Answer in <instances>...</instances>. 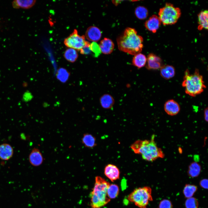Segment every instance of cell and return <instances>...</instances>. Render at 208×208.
I'll list each match as a JSON object with an SVG mask.
<instances>
[{
  "label": "cell",
  "instance_id": "cell-18",
  "mask_svg": "<svg viewBox=\"0 0 208 208\" xmlns=\"http://www.w3.org/2000/svg\"><path fill=\"white\" fill-rule=\"evenodd\" d=\"M36 1L35 0H15L12 2V4L14 8L27 9L33 6Z\"/></svg>",
  "mask_w": 208,
  "mask_h": 208
},
{
  "label": "cell",
  "instance_id": "cell-27",
  "mask_svg": "<svg viewBox=\"0 0 208 208\" xmlns=\"http://www.w3.org/2000/svg\"><path fill=\"white\" fill-rule=\"evenodd\" d=\"M136 16L140 19H144L146 18L148 15L147 9L143 6H139L136 8L135 11Z\"/></svg>",
  "mask_w": 208,
  "mask_h": 208
},
{
  "label": "cell",
  "instance_id": "cell-30",
  "mask_svg": "<svg viewBox=\"0 0 208 208\" xmlns=\"http://www.w3.org/2000/svg\"><path fill=\"white\" fill-rule=\"evenodd\" d=\"M157 208H173V205L170 200L164 199L160 202Z\"/></svg>",
  "mask_w": 208,
  "mask_h": 208
},
{
  "label": "cell",
  "instance_id": "cell-1",
  "mask_svg": "<svg viewBox=\"0 0 208 208\" xmlns=\"http://www.w3.org/2000/svg\"><path fill=\"white\" fill-rule=\"evenodd\" d=\"M143 38L134 28L127 27L117 39L119 49L135 55L140 53L143 48Z\"/></svg>",
  "mask_w": 208,
  "mask_h": 208
},
{
  "label": "cell",
  "instance_id": "cell-13",
  "mask_svg": "<svg viewBox=\"0 0 208 208\" xmlns=\"http://www.w3.org/2000/svg\"><path fill=\"white\" fill-rule=\"evenodd\" d=\"M161 23L158 16L156 15H153L146 21L145 23V26L147 29L155 33L159 28Z\"/></svg>",
  "mask_w": 208,
  "mask_h": 208
},
{
  "label": "cell",
  "instance_id": "cell-11",
  "mask_svg": "<svg viewBox=\"0 0 208 208\" xmlns=\"http://www.w3.org/2000/svg\"><path fill=\"white\" fill-rule=\"evenodd\" d=\"M101 31L98 28L91 26L87 29L85 37L89 41L96 42L101 39Z\"/></svg>",
  "mask_w": 208,
  "mask_h": 208
},
{
  "label": "cell",
  "instance_id": "cell-20",
  "mask_svg": "<svg viewBox=\"0 0 208 208\" xmlns=\"http://www.w3.org/2000/svg\"><path fill=\"white\" fill-rule=\"evenodd\" d=\"M114 102L113 97L108 94H103L100 98V102L101 106L105 109L111 108L114 104Z\"/></svg>",
  "mask_w": 208,
  "mask_h": 208
},
{
  "label": "cell",
  "instance_id": "cell-4",
  "mask_svg": "<svg viewBox=\"0 0 208 208\" xmlns=\"http://www.w3.org/2000/svg\"><path fill=\"white\" fill-rule=\"evenodd\" d=\"M182 86L185 88V93L192 97L200 94L206 88L203 77L197 69L192 74L188 69L186 70Z\"/></svg>",
  "mask_w": 208,
  "mask_h": 208
},
{
  "label": "cell",
  "instance_id": "cell-26",
  "mask_svg": "<svg viewBox=\"0 0 208 208\" xmlns=\"http://www.w3.org/2000/svg\"><path fill=\"white\" fill-rule=\"evenodd\" d=\"M118 186L115 184H110L107 191V194L109 199H114L116 198L119 193Z\"/></svg>",
  "mask_w": 208,
  "mask_h": 208
},
{
  "label": "cell",
  "instance_id": "cell-19",
  "mask_svg": "<svg viewBox=\"0 0 208 208\" xmlns=\"http://www.w3.org/2000/svg\"><path fill=\"white\" fill-rule=\"evenodd\" d=\"M81 141L83 145L88 148H92L96 145L95 138L92 135L89 133L84 134Z\"/></svg>",
  "mask_w": 208,
  "mask_h": 208
},
{
  "label": "cell",
  "instance_id": "cell-8",
  "mask_svg": "<svg viewBox=\"0 0 208 208\" xmlns=\"http://www.w3.org/2000/svg\"><path fill=\"white\" fill-rule=\"evenodd\" d=\"M146 58V67L148 70L158 69L163 65L161 58L153 53L149 54Z\"/></svg>",
  "mask_w": 208,
  "mask_h": 208
},
{
  "label": "cell",
  "instance_id": "cell-15",
  "mask_svg": "<svg viewBox=\"0 0 208 208\" xmlns=\"http://www.w3.org/2000/svg\"><path fill=\"white\" fill-rule=\"evenodd\" d=\"M99 45L101 52L105 54L112 53L114 47L113 41L107 38H105L102 40Z\"/></svg>",
  "mask_w": 208,
  "mask_h": 208
},
{
  "label": "cell",
  "instance_id": "cell-21",
  "mask_svg": "<svg viewBox=\"0 0 208 208\" xmlns=\"http://www.w3.org/2000/svg\"><path fill=\"white\" fill-rule=\"evenodd\" d=\"M201 171L200 165L197 162L194 161L191 163L189 166L187 174L192 178H195L199 176Z\"/></svg>",
  "mask_w": 208,
  "mask_h": 208
},
{
  "label": "cell",
  "instance_id": "cell-17",
  "mask_svg": "<svg viewBox=\"0 0 208 208\" xmlns=\"http://www.w3.org/2000/svg\"><path fill=\"white\" fill-rule=\"evenodd\" d=\"M208 11L203 10L198 14V29L200 30L203 29H208Z\"/></svg>",
  "mask_w": 208,
  "mask_h": 208
},
{
  "label": "cell",
  "instance_id": "cell-28",
  "mask_svg": "<svg viewBox=\"0 0 208 208\" xmlns=\"http://www.w3.org/2000/svg\"><path fill=\"white\" fill-rule=\"evenodd\" d=\"M199 203L196 198L192 197L187 198L185 202V208H198Z\"/></svg>",
  "mask_w": 208,
  "mask_h": 208
},
{
  "label": "cell",
  "instance_id": "cell-22",
  "mask_svg": "<svg viewBox=\"0 0 208 208\" xmlns=\"http://www.w3.org/2000/svg\"><path fill=\"white\" fill-rule=\"evenodd\" d=\"M134 55L132 61L133 65L138 68L144 66L147 61L146 56L140 53Z\"/></svg>",
  "mask_w": 208,
  "mask_h": 208
},
{
  "label": "cell",
  "instance_id": "cell-23",
  "mask_svg": "<svg viewBox=\"0 0 208 208\" xmlns=\"http://www.w3.org/2000/svg\"><path fill=\"white\" fill-rule=\"evenodd\" d=\"M64 56L65 59L68 62L74 63L77 60L78 57V54L76 50L71 48H68L64 52Z\"/></svg>",
  "mask_w": 208,
  "mask_h": 208
},
{
  "label": "cell",
  "instance_id": "cell-32",
  "mask_svg": "<svg viewBox=\"0 0 208 208\" xmlns=\"http://www.w3.org/2000/svg\"><path fill=\"white\" fill-rule=\"evenodd\" d=\"M200 187L205 189H208V180L207 179H203L201 180L199 183Z\"/></svg>",
  "mask_w": 208,
  "mask_h": 208
},
{
  "label": "cell",
  "instance_id": "cell-16",
  "mask_svg": "<svg viewBox=\"0 0 208 208\" xmlns=\"http://www.w3.org/2000/svg\"><path fill=\"white\" fill-rule=\"evenodd\" d=\"M160 74L163 78L169 79L173 78L175 74L174 67L170 65H162L160 68Z\"/></svg>",
  "mask_w": 208,
  "mask_h": 208
},
{
  "label": "cell",
  "instance_id": "cell-2",
  "mask_svg": "<svg viewBox=\"0 0 208 208\" xmlns=\"http://www.w3.org/2000/svg\"><path fill=\"white\" fill-rule=\"evenodd\" d=\"M155 136L152 135L150 140H138L130 146L136 154H140L143 159L148 161H153L159 158L164 157L162 150L157 145L154 141Z\"/></svg>",
  "mask_w": 208,
  "mask_h": 208
},
{
  "label": "cell",
  "instance_id": "cell-9",
  "mask_svg": "<svg viewBox=\"0 0 208 208\" xmlns=\"http://www.w3.org/2000/svg\"><path fill=\"white\" fill-rule=\"evenodd\" d=\"M44 158L40 151L38 148L34 147L32 149L29 156L30 164L34 166H38L43 162Z\"/></svg>",
  "mask_w": 208,
  "mask_h": 208
},
{
  "label": "cell",
  "instance_id": "cell-33",
  "mask_svg": "<svg viewBox=\"0 0 208 208\" xmlns=\"http://www.w3.org/2000/svg\"><path fill=\"white\" fill-rule=\"evenodd\" d=\"M204 118L205 120L207 122L208 121V109L206 108L204 110Z\"/></svg>",
  "mask_w": 208,
  "mask_h": 208
},
{
  "label": "cell",
  "instance_id": "cell-7",
  "mask_svg": "<svg viewBox=\"0 0 208 208\" xmlns=\"http://www.w3.org/2000/svg\"><path fill=\"white\" fill-rule=\"evenodd\" d=\"M86 41L84 35L80 36L76 29H74L69 36L65 38L64 42L68 48L80 51L85 45Z\"/></svg>",
  "mask_w": 208,
  "mask_h": 208
},
{
  "label": "cell",
  "instance_id": "cell-25",
  "mask_svg": "<svg viewBox=\"0 0 208 208\" xmlns=\"http://www.w3.org/2000/svg\"><path fill=\"white\" fill-rule=\"evenodd\" d=\"M197 190V187L196 185L186 184L183 189V193L185 198H189L192 197Z\"/></svg>",
  "mask_w": 208,
  "mask_h": 208
},
{
  "label": "cell",
  "instance_id": "cell-29",
  "mask_svg": "<svg viewBox=\"0 0 208 208\" xmlns=\"http://www.w3.org/2000/svg\"><path fill=\"white\" fill-rule=\"evenodd\" d=\"M90 48L91 51L94 53L96 57L99 56L101 53L99 45L96 42H92L90 43Z\"/></svg>",
  "mask_w": 208,
  "mask_h": 208
},
{
  "label": "cell",
  "instance_id": "cell-14",
  "mask_svg": "<svg viewBox=\"0 0 208 208\" xmlns=\"http://www.w3.org/2000/svg\"><path fill=\"white\" fill-rule=\"evenodd\" d=\"M14 153L13 148L10 144L3 143L0 145V159L8 160L12 156Z\"/></svg>",
  "mask_w": 208,
  "mask_h": 208
},
{
  "label": "cell",
  "instance_id": "cell-3",
  "mask_svg": "<svg viewBox=\"0 0 208 208\" xmlns=\"http://www.w3.org/2000/svg\"><path fill=\"white\" fill-rule=\"evenodd\" d=\"M110 183L99 176L95 178L94 186L90 194L92 208H101L110 201L107 194Z\"/></svg>",
  "mask_w": 208,
  "mask_h": 208
},
{
  "label": "cell",
  "instance_id": "cell-5",
  "mask_svg": "<svg viewBox=\"0 0 208 208\" xmlns=\"http://www.w3.org/2000/svg\"><path fill=\"white\" fill-rule=\"evenodd\" d=\"M128 200L139 208H147L150 201H152V189L148 186L137 188L128 196Z\"/></svg>",
  "mask_w": 208,
  "mask_h": 208
},
{
  "label": "cell",
  "instance_id": "cell-31",
  "mask_svg": "<svg viewBox=\"0 0 208 208\" xmlns=\"http://www.w3.org/2000/svg\"><path fill=\"white\" fill-rule=\"evenodd\" d=\"M90 43L87 41L85 45L80 50V53L82 54L88 55L90 54L91 51L90 48Z\"/></svg>",
  "mask_w": 208,
  "mask_h": 208
},
{
  "label": "cell",
  "instance_id": "cell-12",
  "mask_svg": "<svg viewBox=\"0 0 208 208\" xmlns=\"http://www.w3.org/2000/svg\"><path fill=\"white\" fill-rule=\"evenodd\" d=\"M164 107L166 112L168 115L172 116L177 114L180 109L179 103L173 99L167 101L164 104Z\"/></svg>",
  "mask_w": 208,
  "mask_h": 208
},
{
  "label": "cell",
  "instance_id": "cell-10",
  "mask_svg": "<svg viewBox=\"0 0 208 208\" xmlns=\"http://www.w3.org/2000/svg\"><path fill=\"white\" fill-rule=\"evenodd\" d=\"M104 174L112 182L118 179L120 172L119 169L115 165L109 164L107 165L104 169Z\"/></svg>",
  "mask_w": 208,
  "mask_h": 208
},
{
  "label": "cell",
  "instance_id": "cell-6",
  "mask_svg": "<svg viewBox=\"0 0 208 208\" xmlns=\"http://www.w3.org/2000/svg\"><path fill=\"white\" fill-rule=\"evenodd\" d=\"M181 14L179 8L174 7L171 3H167L164 7L159 9L158 17L164 25H172L177 23Z\"/></svg>",
  "mask_w": 208,
  "mask_h": 208
},
{
  "label": "cell",
  "instance_id": "cell-34",
  "mask_svg": "<svg viewBox=\"0 0 208 208\" xmlns=\"http://www.w3.org/2000/svg\"><path fill=\"white\" fill-rule=\"evenodd\" d=\"M121 1H113L112 2L113 4L115 5H118Z\"/></svg>",
  "mask_w": 208,
  "mask_h": 208
},
{
  "label": "cell",
  "instance_id": "cell-24",
  "mask_svg": "<svg viewBox=\"0 0 208 208\" xmlns=\"http://www.w3.org/2000/svg\"><path fill=\"white\" fill-rule=\"evenodd\" d=\"M70 75V72L66 69L60 68L57 70L56 76L58 80L62 83H64L68 80Z\"/></svg>",
  "mask_w": 208,
  "mask_h": 208
}]
</instances>
